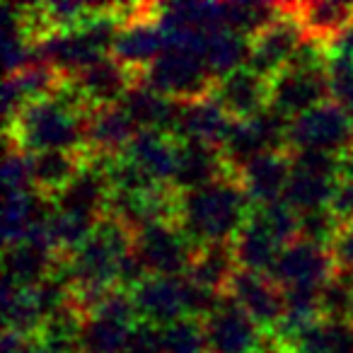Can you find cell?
<instances>
[{
    "mask_svg": "<svg viewBox=\"0 0 353 353\" xmlns=\"http://www.w3.org/2000/svg\"><path fill=\"white\" fill-rule=\"evenodd\" d=\"M88 112L90 107L68 78L56 97L27 104L6 123L3 138L30 155L44 150H83Z\"/></svg>",
    "mask_w": 353,
    "mask_h": 353,
    "instance_id": "obj_1",
    "label": "cell"
},
{
    "mask_svg": "<svg viewBox=\"0 0 353 353\" xmlns=\"http://www.w3.org/2000/svg\"><path fill=\"white\" fill-rule=\"evenodd\" d=\"M252 211L254 206L235 174H225L194 192H182L176 199V223L196 247L232 242Z\"/></svg>",
    "mask_w": 353,
    "mask_h": 353,
    "instance_id": "obj_2",
    "label": "cell"
},
{
    "mask_svg": "<svg viewBox=\"0 0 353 353\" xmlns=\"http://www.w3.org/2000/svg\"><path fill=\"white\" fill-rule=\"evenodd\" d=\"M133 250V232L112 216H102L90 237L65 259L73 300H88L107 288H117L121 261Z\"/></svg>",
    "mask_w": 353,
    "mask_h": 353,
    "instance_id": "obj_3",
    "label": "cell"
},
{
    "mask_svg": "<svg viewBox=\"0 0 353 353\" xmlns=\"http://www.w3.org/2000/svg\"><path fill=\"white\" fill-rule=\"evenodd\" d=\"M141 83L174 102L208 99L216 88V75L201 54L184 49H167L141 73Z\"/></svg>",
    "mask_w": 353,
    "mask_h": 353,
    "instance_id": "obj_4",
    "label": "cell"
},
{
    "mask_svg": "<svg viewBox=\"0 0 353 353\" xmlns=\"http://www.w3.org/2000/svg\"><path fill=\"white\" fill-rule=\"evenodd\" d=\"M133 252L148 276H187L196 245L176 221H152L133 232Z\"/></svg>",
    "mask_w": 353,
    "mask_h": 353,
    "instance_id": "obj_5",
    "label": "cell"
},
{
    "mask_svg": "<svg viewBox=\"0 0 353 353\" xmlns=\"http://www.w3.org/2000/svg\"><path fill=\"white\" fill-rule=\"evenodd\" d=\"M288 148L346 155L353 150V121L341 112L336 102L327 99L310 112L290 119Z\"/></svg>",
    "mask_w": 353,
    "mask_h": 353,
    "instance_id": "obj_6",
    "label": "cell"
},
{
    "mask_svg": "<svg viewBox=\"0 0 353 353\" xmlns=\"http://www.w3.org/2000/svg\"><path fill=\"white\" fill-rule=\"evenodd\" d=\"M208 353H259L266 332L230 298L223 295L221 305L203 319Z\"/></svg>",
    "mask_w": 353,
    "mask_h": 353,
    "instance_id": "obj_7",
    "label": "cell"
},
{
    "mask_svg": "<svg viewBox=\"0 0 353 353\" xmlns=\"http://www.w3.org/2000/svg\"><path fill=\"white\" fill-rule=\"evenodd\" d=\"M138 322L167 327L189 317V281L187 276H148L131 290Z\"/></svg>",
    "mask_w": 353,
    "mask_h": 353,
    "instance_id": "obj_8",
    "label": "cell"
},
{
    "mask_svg": "<svg viewBox=\"0 0 353 353\" xmlns=\"http://www.w3.org/2000/svg\"><path fill=\"white\" fill-rule=\"evenodd\" d=\"M334 271H336V264L329 250L312 245V242L295 240L283 247L269 276L281 285V290L322 288L334 276Z\"/></svg>",
    "mask_w": 353,
    "mask_h": 353,
    "instance_id": "obj_9",
    "label": "cell"
},
{
    "mask_svg": "<svg viewBox=\"0 0 353 353\" xmlns=\"http://www.w3.org/2000/svg\"><path fill=\"white\" fill-rule=\"evenodd\" d=\"M264 332H274L285 317V298L269 274L237 269L225 290Z\"/></svg>",
    "mask_w": 353,
    "mask_h": 353,
    "instance_id": "obj_10",
    "label": "cell"
},
{
    "mask_svg": "<svg viewBox=\"0 0 353 353\" xmlns=\"http://www.w3.org/2000/svg\"><path fill=\"white\" fill-rule=\"evenodd\" d=\"M303 39H305V30L300 27V22L285 10L283 3H281L279 20L252 39V51H250V61H247V68L259 73L261 78H266V80L276 78L281 70L288 68L290 59H293L295 49H298Z\"/></svg>",
    "mask_w": 353,
    "mask_h": 353,
    "instance_id": "obj_11",
    "label": "cell"
},
{
    "mask_svg": "<svg viewBox=\"0 0 353 353\" xmlns=\"http://www.w3.org/2000/svg\"><path fill=\"white\" fill-rule=\"evenodd\" d=\"M70 80L80 97L85 99V104L90 109H97L109 107V104H121L128 90L141 83V75L119 63L112 56H104V59L90 63L88 68L70 75Z\"/></svg>",
    "mask_w": 353,
    "mask_h": 353,
    "instance_id": "obj_12",
    "label": "cell"
},
{
    "mask_svg": "<svg viewBox=\"0 0 353 353\" xmlns=\"http://www.w3.org/2000/svg\"><path fill=\"white\" fill-rule=\"evenodd\" d=\"M327 99H332L327 70L285 68L271 78V107L288 119L300 117Z\"/></svg>",
    "mask_w": 353,
    "mask_h": 353,
    "instance_id": "obj_13",
    "label": "cell"
},
{
    "mask_svg": "<svg viewBox=\"0 0 353 353\" xmlns=\"http://www.w3.org/2000/svg\"><path fill=\"white\" fill-rule=\"evenodd\" d=\"M165 51H167L165 30H162L160 22L155 20V15H145V17H138V20H131L119 27L109 56L141 75L143 70L155 59H160Z\"/></svg>",
    "mask_w": 353,
    "mask_h": 353,
    "instance_id": "obj_14",
    "label": "cell"
},
{
    "mask_svg": "<svg viewBox=\"0 0 353 353\" xmlns=\"http://www.w3.org/2000/svg\"><path fill=\"white\" fill-rule=\"evenodd\" d=\"M290 174H293L290 150H271L242 167L237 179H240L245 194L250 196L252 206L256 208L283 201Z\"/></svg>",
    "mask_w": 353,
    "mask_h": 353,
    "instance_id": "obj_15",
    "label": "cell"
},
{
    "mask_svg": "<svg viewBox=\"0 0 353 353\" xmlns=\"http://www.w3.org/2000/svg\"><path fill=\"white\" fill-rule=\"evenodd\" d=\"M211 97L230 114V119L247 121L271 104V80L250 68H240L225 78H218Z\"/></svg>",
    "mask_w": 353,
    "mask_h": 353,
    "instance_id": "obj_16",
    "label": "cell"
},
{
    "mask_svg": "<svg viewBox=\"0 0 353 353\" xmlns=\"http://www.w3.org/2000/svg\"><path fill=\"white\" fill-rule=\"evenodd\" d=\"M138 133L123 104L90 109L85 119V150L94 157H119Z\"/></svg>",
    "mask_w": 353,
    "mask_h": 353,
    "instance_id": "obj_17",
    "label": "cell"
},
{
    "mask_svg": "<svg viewBox=\"0 0 353 353\" xmlns=\"http://www.w3.org/2000/svg\"><path fill=\"white\" fill-rule=\"evenodd\" d=\"M179 145L182 141L172 133L141 128L123 150V157L136 162L155 182L172 187V176H174L176 160H179Z\"/></svg>",
    "mask_w": 353,
    "mask_h": 353,
    "instance_id": "obj_18",
    "label": "cell"
},
{
    "mask_svg": "<svg viewBox=\"0 0 353 353\" xmlns=\"http://www.w3.org/2000/svg\"><path fill=\"white\" fill-rule=\"evenodd\" d=\"M232 126H235V119H230V114L213 97L199 99V102H182L179 121H176V138L223 148Z\"/></svg>",
    "mask_w": 353,
    "mask_h": 353,
    "instance_id": "obj_19",
    "label": "cell"
},
{
    "mask_svg": "<svg viewBox=\"0 0 353 353\" xmlns=\"http://www.w3.org/2000/svg\"><path fill=\"white\" fill-rule=\"evenodd\" d=\"M90 152L85 150H44L30 155L32 189L41 196L56 199L75 176L88 167Z\"/></svg>",
    "mask_w": 353,
    "mask_h": 353,
    "instance_id": "obj_20",
    "label": "cell"
},
{
    "mask_svg": "<svg viewBox=\"0 0 353 353\" xmlns=\"http://www.w3.org/2000/svg\"><path fill=\"white\" fill-rule=\"evenodd\" d=\"M232 174L223 160L221 148L206 145L199 141H182L179 145V160L172 176V189L174 192H194L206 184L216 182L221 176Z\"/></svg>",
    "mask_w": 353,
    "mask_h": 353,
    "instance_id": "obj_21",
    "label": "cell"
},
{
    "mask_svg": "<svg viewBox=\"0 0 353 353\" xmlns=\"http://www.w3.org/2000/svg\"><path fill=\"white\" fill-rule=\"evenodd\" d=\"M61 261L63 256L56 254L51 247L17 242L12 247H6V256H3L6 281L17 288H34L59 269Z\"/></svg>",
    "mask_w": 353,
    "mask_h": 353,
    "instance_id": "obj_22",
    "label": "cell"
},
{
    "mask_svg": "<svg viewBox=\"0 0 353 353\" xmlns=\"http://www.w3.org/2000/svg\"><path fill=\"white\" fill-rule=\"evenodd\" d=\"M121 104L128 112V117L133 119V123L138 126V131L150 128V131H165L176 136V121H179L182 102H174V99L150 90L148 85L138 83L128 90Z\"/></svg>",
    "mask_w": 353,
    "mask_h": 353,
    "instance_id": "obj_23",
    "label": "cell"
},
{
    "mask_svg": "<svg viewBox=\"0 0 353 353\" xmlns=\"http://www.w3.org/2000/svg\"><path fill=\"white\" fill-rule=\"evenodd\" d=\"M237 269L240 266H237L232 242H208L196 247L187 279L213 293H225Z\"/></svg>",
    "mask_w": 353,
    "mask_h": 353,
    "instance_id": "obj_24",
    "label": "cell"
},
{
    "mask_svg": "<svg viewBox=\"0 0 353 353\" xmlns=\"http://www.w3.org/2000/svg\"><path fill=\"white\" fill-rule=\"evenodd\" d=\"M232 250H235V259L240 269L271 274L276 259L283 252V245L252 213L245 225L240 228V232L235 235V240H232Z\"/></svg>",
    "mask_w": 353,
    "mask_h": 353,
    "instance_id": "obj_25",
    "label": "cell"
},
{
    "mask_svg": "<svg viewBox=\"0 0 353 353\" xmlns=\"http://www.w3.org/2000/svg\"><path fill=\"white\" fill-rule=\"evenodd\" d=\"M283 8L300 22L305 34L324 44L353 22V6L346 3H283Z\"/></svg>",
    "mask_w": 353,
    "mask_h": 353,
    "instance_id": "obj_26",
    "label": "cell"
},
{
    "mask_svg": "<svg viewBox=\"0 0 353 353\" xmlns=\"http://www.w3.org/2000/svg\"><path fill=\"white\" fill-rule=\"evenodd\" d=\"M252 51V39L245 34H237L230 30H216L206 37L203 44V61L211 68V73L218 78L235 73L240 68H247Z\"/></svg>",
    "mask_w": 353,
    "mask_h": 353,
    "instance_id": "obj_27",
    "label": "cell"
},
{
    "mask_svg": "<svg viewBox=\"0 0 353 353\" xmlns=\"http://www.w3.org/2000/svg\"><path fill=\"white\" fill-rule=\"evenodd\" d=\"M133 327L136 324L119 322V319L112 317H99V314H88L78 341L80 353H128Z\"/></svg>",
    "mask_w": 353,
    "mask_h": 353,
    "instance_id": "obj_28",
    "label": "cell"
},
{
    "mask_svg": "<svg viewBox=\"0 0 353 353\" xmlns=\"http://www.w3.org/2000/svg\"><path fill=\"white\" fill-rule=\"evenodd\" d=\"M336 184H339V179H334V176H317V174L293 172L288 187H285L283 201L288 203V206H293L298 213L329 208Z\"/></svg>",
    "mask_w": 353,
    "mask_h": 353,
    "instance_id": "obj_29",
    "label": "cell"
},
{
    "mask_svg": "<svg viewBox=\"0 0 353 353\" xmlns=\"http://www.w3.org/2000/svg\"><path fill=\"white\" fill-rule=\"evenodd\" d=\"M281 17V3H223V27L254 39Z\"/></svg>",
    "mask_w": 353,
    "mask_h": 353,
    "instance_id": "obj_30",
    "label": "cell"
},
{
    "mask_svg": "<svg viewBox=\"0 0 353 353\" xmlns=\"http://www.w3.org/2000/svg\"><path fill=\"white\" fill-rule=\"evenodd\" d=\"M160 353H208L203 319L182 317L160 327Z\"/></svg>",
    "mask_w": 353,
    "mask_h": 353,
    "instance_id": "obj_31",
    "label": "cell"
},
{
    "mask_svg": "<svg viewBox=\"0 0 353 353\" xmlns=\"http://www.w3.org/2000/svg\"><path fill=\"white\" fill-rule=\"evenodd\" d=\"M256 216V221L276 237L283 247H288L290 242L298 240L300 232V213L293 206H288L285 201H276L269 206H256L252 211Z\"/></svg>",
    "mask_w": 353,
    "mask_h": 353,
    "instance_id": "obj_32",
    "label": "cell"
},
{
    "mask_svg": "<svg viewBox=\"0 0 353 353\" xmlns=\"http://www.w3.org/2000/svg\"><path fill=\"white\" fill-rule=\"evenodd\" d=\"M3 141H6V138H3ZM0 179H3V194L27 192V189H32L30 152H25L22 148H17L15 143L6 141V157H3Z\"/></svg>",
    "mask_w": 353,
    "mask_h": 353,
    "instance_id": "obj_33",
    "label": "cell"
},
{
    "mask_svg": "<svg viewBox=\"0 0 353 353\" xmlns=\"http://www.w3.org/2000/svg\"><path fill=\"white\" fill-rule=\"evenodd\" d=\"M339 228H341V223L336 221V216H334L329 208H319V211L300 213L298 240L312 242V245L329 250V245H332L334 237H336Z\"/></svg>",
    "mask_w": 353,
    "mask_h": 353,
    "instance_id": "obj_34",
    "label": "cell"
},
{
    "mask_svg": "<svg viewBox=\"0 0 353 353\" xmlns=\"http://www.w3.org/2000/svg\"><path fill=\"white\" fill-rule=\"evenodd\" d=\"M327 75L332 102H336L341 112L353 121V61L329 56Z\"/></svg>",
    "mask_w": 353,
    "mask_h": 353,
    "instance_id": "obj_35",
    "label": "cell"
},
{
    "mask_svg": "<svg viewBox=\"0 0 353 353\" xmlns=\"http://www.w3.org/2000/svg\"><path fill=\"white\" fill-rule=\"evenodd\" d=\"M329 254H332L336 269L353 271V221L341 223L336 237H334V242L329 245Z\"/></svg>",
    "mask_w": 353,
    "mask_h": 353,
    "instance_id": "obj_36",
    "label": "cell"
},
{
    "mask_svg": "<svg viewBox=\"0 0 353 353\" xmlns=\"http://www.w3.org/2000/svg\"><path fill=\"white\" fill-rule=\"evenodd\" d=\"M329 211L336 216L339 223H351L353 221V176H343L339 179L336 189H334Z\"/></svg>",
    "mask_w": 353,
    "mask_h": 353,
    "instance_id": "obj_37",
    "label": "cell"
},
{
    "mask_svg": "<svg viewBox=\"0 0 353 353\" xmlns=\"http://www.w3.org/2000/svg\"><path fill=\"white\" fill-rule=\"evenodd\" d=\"M39 339L3 329V353H39Z\"/></svg>",
    "mask_w": 353,
    "mask_h": 353,
    "instance_id": "obj_38",
    "label": "cell"
},
{
    "mask_svg": "<svg viewBox=\"0 0 353 353\" xmlns=\"http://www.w3.org/2000/svg\"><path fill=\"white\" fill-rule=\"evenodd\" d=\"M329 56H336V59H348L353 61V22L348 27H343L332 41H329Z\"/></svg>",
    "mask_w": 353,
    "mask_h": 353,
    "instance_id": "obj_39",
    "label": "cell"
},
{
    "mask_svg": "<svg viewBox=\"0 0 353 353\" xmlns=\"http://www.w3.org/2000/svg\"><path fill=\"white\" fill-rule=\"evenodd\" d=\"M39 353H80V348H51V346H44V343H41Z\"/></svg>",
    "mask_w": 353,
    "mask_h": 353,
    "instance_id": "obj_40",
    "label": "cell"
},
{
    "mask_svg": "<svg viewBox=\"0 0 353 353\" xmlns=\"http://www.w3.org/2000/svg\"><path fill=\"white\" fill-rule=\"evenodd\" d=\"M351 322H353V312H351Z\"/></svg>",
    "mask_w": 353,
    "mask_h": 353,
    "instance_id": "obj_41",
    "label": "cell"
}]
</instances>
